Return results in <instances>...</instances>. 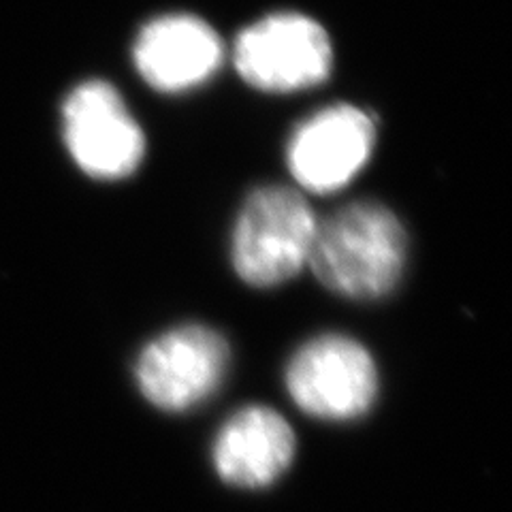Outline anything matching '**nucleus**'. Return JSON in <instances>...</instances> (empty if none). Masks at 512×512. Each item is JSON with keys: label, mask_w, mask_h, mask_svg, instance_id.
<instances>
[{"label": "nucleus", "mask_w": 512, "mask_h": 512, "mask_svg": "<svg viewBox=\"0 0 512 512\" xmlns=\"http://www.w3.org/2000/svg\"><path fill=\"white\" fill-rule=\"evenodd\" d=\"M286 391L297 408L320 421H355L378 395V370L367 348L342 333L303 344L286 367Z\"/></svg>", "instance_id": "3"}, {"label": "nucleus", "mask_w": 512, "mask_h": 512, "mask_svg": "<svg viewBox=\"0 0 512 512\" xmlns=\"http://www.w3.org/2000/svg\"><path fill=\"white\" fill-rule=\"evenodd\" d=\"M295 431L267 406L237 410L218 431L212 461L218 476L237 489H265L291 468Z\"/></svg>", "instance_id": "8"}, {"label": "nucleus", "mask_w": 512, "mask_h": 512, "mask_svg": "<svg viewBox=\"0 0 512 512\" xmlns=\"http://www.w3.org/2000/svg\"><path fill=\"white\" fill-rule=\"evenodd\" d=\"M402 222L374 201L350 203L318 222L308 265L329 291L357 301L389 295L404 276Z\"/></svg>", "instance_id": "1"}, {"label": "nucleus", "mask_w": 512, "mask_h": 512, "mask_svg": "<svg viewBox=\"0 0 512 512\" xmlns=\"http://www.w3.org/2000/svg\"><path fill=\"white\" fill-rule=\"evenodd\" d=\"M318 220L297 190H254L237 216L231 237L235 274L246 284L269 288L295 278L308 265Z\"/></svg>", "instance_id": "2"}, {"label": "nucleus", "mask_w": 512, "mask_h": 512, "mask_svg": "<svg viewBox=\"0 0 512 512\" xmlns=\"http://www.w3.org/2000/svg\"><path fill=\"white\" fill-rule=\"evenodd\" d=\"M224 47L216 30L195 15H165L139 32L137 71L163 92H182L207 82L222 64Z\"/></svg>", "instance_id": "9"}, {"label": "nucleus", "mask_w": 512, "mask_h": 512, "mask_svg": "<svg viewBox=\"0 0 512 512\" xmlns=\"http://www.w3.org/2000/svg\"><path fill=\"white\" fill-rule=\"evenodd\" d=\"M229 363V344L218 331L182 325L156 335L141 348L135 380L154 408L188 412L216 395Z\"/></svg>", "instance_id": "4"}, {"label": "nucleus", "mask_w": 512, "mask_h": 512, "mask_svg": "<svg viewBox=\"0 0 512 512\" xmlns=\"http://www.w3.org/2000/svg\"><path fill=\"white\" fill-rule=\"evenodd\" d=\"M62 124L73 160L92 178L120 180L139 167L146 139L111 84L77 86L64 101Z\"/></svg>", "instance_id": "6"}, {"label": "nucleus", "mask_w": 512, "mask_h": 512, "mask_svg": "<svg viewBox=\"0 0 512 512\" xmlns=\"http://www.w3.org/2000/svg\"><path fill=\"white\" fill-rule=\"evenodd\" d=\"M235 69L265 92H295L325 82L333 50L325 28L299 13H274L252 24L235 43Z\"/></svg>", "instance_id": "5"}, {"label": "nucleus", "mask_w": 512, "mask_h": 512, "mask_svg": "<svg viewBox=\"0 0 512 512\" xmlns=\"http://www.w3.org/2000/svg\"><path fill=\"white\" fill-rule=\"evenodd\" d=\"M376 128L365 111L333 105L303 122L288 146V167L299 186L318 195L344 188L370 160Z\"/></svg>", "instance_id": "7"}]
</instances>
